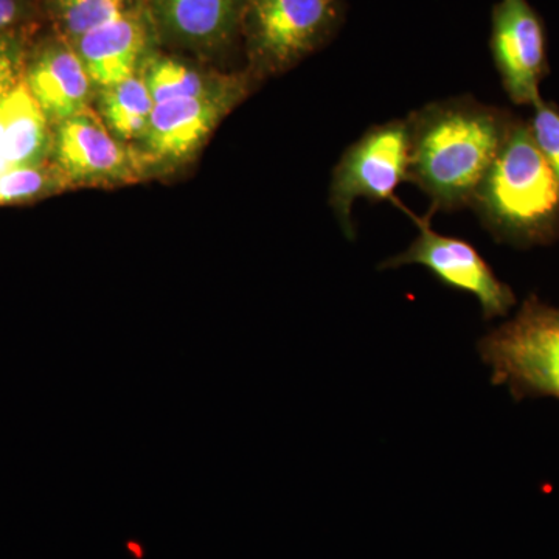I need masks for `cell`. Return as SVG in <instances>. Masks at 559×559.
<instances>
[{"label": "cell", "mask_w": 559, "mask_h": 559, "mask_svg": "<svg viewBox=\"0 0 559 559\" xmlns=\"http://www.w3.org/2000/svg\"><path fill=\"white\" fill-rule=\"evenodd\" d=\"M518 117L474 97L428 103L407 116L409 182L430 201V215L469 207Z\"/></svg>", "instance_id": "obj_1"}, {"label": "cell", "mask_w": 559, "mask_h": 559, "mask_svg": "<svg viewBox=\"0 0 559 559\" xmlns=\"http://www.w3.org/2000/svg\"><path fill=\"white\" fill-rule=\"evenodd\" d=\"M469 207L495 240L528 249L559 238V182L530 131L516 119Z\"/></svg>", "instance_id": "obj_2"}, {"label": "cell", "mask_w": 559, "mask_h": 559, "mask_svg": "<svg viewBox=\"0 0 559 559\" xmlns=\"http://www.w3.org/2000/svg\"><path fill=\"white\" fill-rule=\"evenodd\" d=\"M495 385L514 400H559V308L538 296L522 301L513 319L477 342Z\"/></svg>", "instance_id": "obj_3"}, {"label": "cell", "mask_w": 559, "mask_h": 559, "mask_svg": "<svg viewBox=\"0 0 559 559\" xmlns=\"http://www.w3.org/2000/svg\"><path fill=\"white\" fill-rule=\"evenodd\" d=\"M344 0H249L241 40L257 80L296 68L334 38Z\"/></svg>", "instance_id": "obj_4"}, {"label": "cell", "mask_w": 559, "mask_h": 559, "mask_svg": "<svg viewBox=\"0 0 559 559\" xmlns=\"http://www.w3.org/2000/svg\"><path fill=\"white\" fill-rule=\"evenodd\" d=\"M409 121L395 119L374 124L342 154L330 183V205L342 231L355 240L353 205L358 200L390 201L400 205L395 191L409 182Z\"/></svg>", "instance_id": "obj_5"}, {"label": "cell", "mask_w": 559, "mask_h": 559, "mask_svg": "<svg viewBox=\"0 0 559 559\" xmlns=\"http://www.w3.org/2000/svg\"><path fill=\"white\" fill-rule=\"evenodd\" d=\"M418 227V237L406 250L382 261L380 270H399L419 264L448 288L476 297L485 320L506 318L516 305V294L499 280L473 245L448 237L430 227L429 218L409 213Z\"/></svg>", "instance_id": "obj_6"}, {"label": "cell", "mask_w": 559, "mask_h": 559, "mask_svg": "<svg viewBox=\"0 0 559 559\" xmlns=\"http://www.w3.org/2000/svg\"><path fill=\"white\" fill-rule=\"evenodd\" d=\"M492 61L511 102L533 106L540 100L539 86L549 76V40L546 25L528 0H499L492 7Z\"/></svg>", "instance_id": "obj_7"}, {"label": "cell", "mask_w": 559, "mask_h": 559, "mask_svg": "<svg viewBox=\"0 0 559 559\" xmlns=\"http://www.w3.org/2000/svg\"><path fill=\"white\" fill-rule=\"evenodd\" d=\"M55 168L66 186H102L127 182L142 167L135 156L91 108L61 121L53 138Z\"/></svg>", "instance_id": "obj_8"}, {"label": "cell", "mask_w": 559, "mask_h": 559, "mask_svg": "<svg viewBox=\"0 0 559 559\" xmlns=\"http://www.w3.org/2000/svg\"><path fill=\"white\" fill-rule=\"evenodd\" d=\"M150 28L173 49L223 53L242 35L249 0H143Z\"/></svg>", "instance_id": "obj_9"}, {"label": "cell", "mask_w": 559, "mask_h": 559, "mask_svg": "<svg viewBox=\"0 0 559 559\" xmlns=\"http://www.w3.org/2000/svg\"><path fill=\"white\" fill-rule=\"evenodd\" d=\"M248 95L178 98L156 103L143 135V160L179 162L204 145L221 120Z\"/></svg>", "instance_id": "obj_10"}, {"label": "cell", "mask_w": 559, "mask_h": 559, "mask_svg": "<svg viewBox=\"0 0 559 559\" xmlns=\"http://www.w3.org/2000/svg\"><path fill=\"white\" fill-rule=\"evenodd\" d=\"M24 83L47 120L57 124L90 108L94 90L79 53L62 38L36 50L25 66Z\"/></svg>", "instance_id": "obj_11"}, {"label": "cell", "mask_w": 559, "mask_h": 559, "mask_svg": "<svg viewBox=\"0 0 559 559\" xmlns=\"http://www.w3.org/2000/svg\"><path fill=\"white\" fill-rule=\"evenodd\" d=\"M148 33L145 13L134 7L70 44L94 86L103 90L140 72V64L146 58Z\"/></svg>", "instance_id": "obj_12"}, {"label": "cell", "mask_w": 559, "mask_h": 559, "mask_svg": "<svg viewBox=\"0 0 559 559\" xmlns=\"http://www.w3.org/2000/svg\"><path fill=\"white\" fill-rule=\"evenodd\" d=\"M140 73L148 86L154 103L215 95H248L250 87L260 81L249 72L245 75H210L209 72L170 55L146 57Z\"/></svg>", "instance_id": "obj_13"}, {"label": "cell", "mask_w": 559, "mask_h": 559, "mask_svg": "<svg viewBox=\"0 0 559 559\" xmlns=\"http://www.w3.org/2000/svg\"><path fill=\"white\" fill-rule=\"evenodd\" d=\"M5 130L7 168L44 164L53 139L49 120L28 91L24 80L0 105Z\"/></svg>", "instance_id": "obj_14"}, {"label": "cell", "mask_w": 559, "mask_h": 559, "mask_svg": "<svg viewBox=\"0 0 559 559\" xmlns=\"http://www.w3.org/2000/svg\"><path fill=\"white\" fill-rule=\"evenodd\" d=\"M153 97L142 73L100 90L102 120L121 142L143 139L154 109Z\"/></svg>", "instance_id": "obj_15"}, {"label": "cell", "mask_w": 559, "mask_h": 559, "mask_svg": "<svg viewBox=\"0 0 559 559\" xmlns=\"http://www.w3.org/2000/svg\"><path fill=\"white\" fill-rule=\"evenodd\" d=\"M62 39H79L87 32L134 9L131 0H46Z\"/></svg>", "instance_id": "obj_16"}, {"label": "cell", "mask_w": 559, "mask_h": 559, "mask_svg": "<svg viewBox=\"0 0 559 559\" xmlns=\"http://www.w3.org/2000/svg\"><path fill=\"white\" fill-rule=\"evenodd\" d=\"M66 186L55 165L11 167L0 173V204H14L46 197Z\"/></svg>", "instance_id": "obj_17"}, {"label": "cell", "mask_w": 559, "mask_h": 559, "mask_svg": "<svg viewBox=\"0 0 559 559\" xmlns=\"http://www.w3.org/2000/svg\"><path fill=\"white\" fill-rule=\"evenodd\" d=\"M530 131L559 182V108L544 98L532 106Z\"/></svg>", "instance_id": "obj_18"}, {"label": "cell", "mask_w": 559, "mask_h": 559, "mask_svg": "<svg viewBox=\"0 0 559 559\" xmlns=\"http://www.w3.org/2000/svg\"><path fill=\"white\" fill-rule=\"evenodd\" d=\"M21 44L9 35L0 36V105L24 80Z\"/></svg>", "instance_id": "obj_19"}, {"label": "cell", "mask_w": 559, "mask_h": 559, "mask_svg": "<svg viewBox=\"0 0 559 559\" xmlns=\"http://www.w3.org/2000/svg\"><path fill=\"white\" fill-rule=\"evenodd\" d=\"M35 0H0V36L9 35L33 11Z\"/></svg>", "instance_id": "obj_20"}]
</instances>
